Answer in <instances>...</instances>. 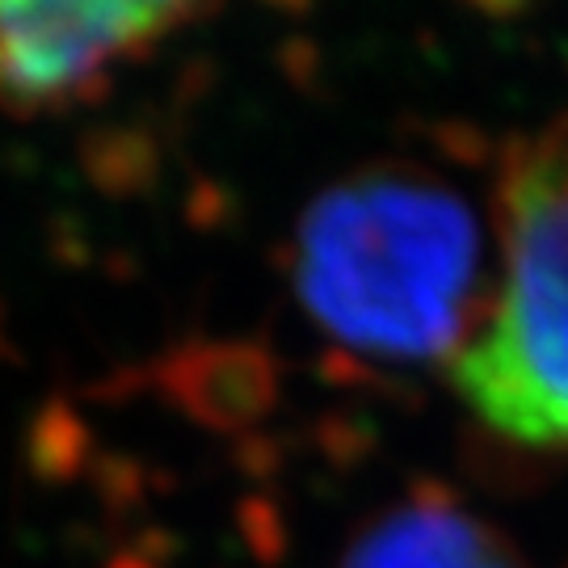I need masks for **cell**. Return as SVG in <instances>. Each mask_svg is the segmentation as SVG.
<instances>
[{"mask_svg":"<svg viewBox=\"0 0 568 568\" xmlns=\"http://www.w3.org/2000/svg\"><path fill=\"white\" fill-rule=\"evenodd\" d=\"M349 568H518L506 544L464 509L422 501L366 535Z\"/></svg>","mask_w":568,"mask_h":568,"instance_id":"277c9868","label":"cell"},{"mask_svg":"<svg viewBox=\"0 0 568 568\" xmlns=\"http://www.w3.org/2000/svg\"><path fill=\"white\" fill-rule=\"evenodd\" d=\"M480 270L476 220L447 185L413 173H366L307 211L300 295L342 342L426 358L471 337Z\"/></svg>","mask_w":568,"mask_h":568,"instance_id":"6da1fadb","label":"cell"},{"mask_svg":"<svg viewBox=\"0 0 568 568\" xmlns=\"http://www.w3.org/2000/svg\"><path fill=\"white\" fill-rule=\"evenodd\" d=\"M190 4H0V105L42 114L81 102L110 68L194 21Z\"/></svg>","mask_w":568,"mask_h":568,"instance_id":"3957f363","label":"cell"},{"mask_svg":"<svg viewBox=\"0 0 568 568\" xmlns=\"http://www.w3.org/2000/svg\"><path fill=\"white\" fill-rule=\"evenodd\" d=\"M450 375L509 443L568 455V119L523 140L501 173V283Z\"/></svg>","mask_w":568,"mask_h":568,"instance_id":"7a4b0ae2","label":"cell"}]
</instances>
